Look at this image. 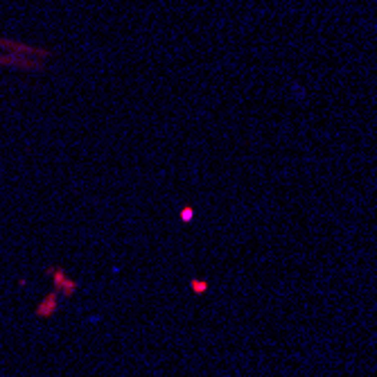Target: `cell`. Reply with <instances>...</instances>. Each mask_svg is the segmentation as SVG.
I'll return each instance as SVG.
<instances>
[{
    "mask_svg": "<svg viewBox=\"0 0 377 377\" xmlns=\"http://www.w3.org/2000/svg\"><path fill=\"white\" fill-rule=\"evenodd\" d=\"M50 57V50L46 48L0 34V70L34 73V70L46 68Z\"/></svg>",
    "mask_w": 377,
    "mask_h": 377,
    "instance_id": "cell-1",
    "label": "cell"
}]
</instances>
